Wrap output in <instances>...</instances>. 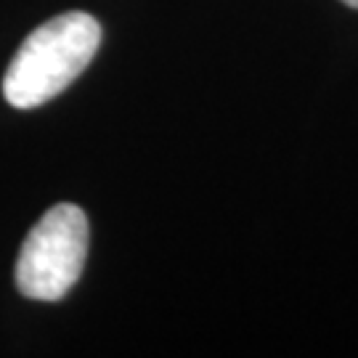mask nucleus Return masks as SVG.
I'll return each mask as SVG.
<instances>
[{
	"instance_id": "obj_1",
	"label": "nucleus",
	"mask_w": 358,
	"mask_h": 358,
	"mask_svg": "<svg viewBox=\"0 0 358 358\" xmlns=\"http://www.w3.org/2000/svg\"><path fill=\"white\" fill-rule=\"evenodd\" d=\"M101 45V27L83 11L40 24L22 43L3 77V96L16 109H35L75 83Z\"/></svg>"
},
{
	"instance_id": "obj_2",
	"label": "nucleus",
	"mask_w": 358,
	"mask_h": 358,
	"mask_svg": "<svg viewBox=\"0 0 358 358\" xmlns=\"http://www.w3.org/2000/svg\"><path fill=\"white\" fill-rule=\"evenodd\" d=\"M88 217L77 205H56L29 231L16 260V287L29 300H62L83 273Z\"/></svg>"
},
{
	"instance_id": "obj_3",
	"label": "nucleus",
	"mask_w": 358,
	"mask_h": 358,
	"mask_svg": "<svg viewBox=\"0 0 358 358\" xmlns=\"http://www.w3.org/2000/svg\"><path fill=\"white\" fill-rule=\"evenodd\" d=\"M343 3H348L350 8H358V0H343Z\"/></svg>"
}]
</instances>
